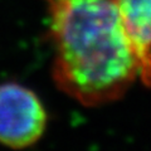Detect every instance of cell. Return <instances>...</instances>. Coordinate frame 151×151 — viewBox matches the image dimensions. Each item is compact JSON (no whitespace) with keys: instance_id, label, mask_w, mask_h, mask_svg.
<instances>
[{"instance_id":"6da1fadb","label":"cell","mask_w":151,"mask_h":151,"mask_svg":"<svg viewBox=\"0 0 151 151\" xmlns=\"http://www.w3.org/2000/svg\"><path fill=\"white\" fill-rule=\"evenodd\" d=\"M58 88L83 106L121 98L139 77L115 0H44Z\"/></svg>"},{"instance_id":"7a4b0ae2","label":"cell","mask_w":151,"mask_h":151,"mask_svg":"<svg viewBox=\"0 0 151 151\" xmlns=\"http://www.w3.org/2000/svg\"><path fill=\"white\" fill-rule=\"evenodd\" d=\"M47 112L39 97L17 82L0 83V144L25 149L43 136Z\"/></svg>"},{"instance_id":"3957f363","label":"cell","mask_w":151,"mask_h":151,"mask_svg":"<svg viewBox=\"0 0 151 151\" xmlns=\"http://www.w3.org/2000/svg\"><path fill=\"white\" fill-rule=\"evenodd\" d=\"M139 78L151 87V0H115Z\"/></svg>"}]
</instances>
